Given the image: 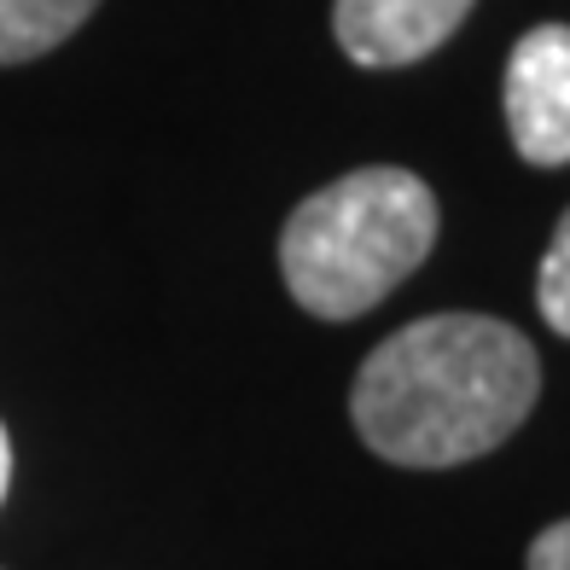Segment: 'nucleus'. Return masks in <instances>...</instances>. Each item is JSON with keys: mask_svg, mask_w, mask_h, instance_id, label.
Segmentation results:
<instances>
[{"mask_svg": "<svg viewBox=\"0 0 570 570\" xmlns=\"http://www.w3.org/2000/svg\"><path fill=\"white\" fill-rule=\"evenodd\" d=\"M530 570H570V518L530 541Z\"/></svg>", "mask_w": 570, "mask_h": 570, "instance_id": "obj_7", "label": "nucleus"}, {"mask_svg": "<svg viewBox=\"0 0 570 570\" xmlns=\"http://www.w3.org/2000/svg\"><path fill=\"white\" fill-rule=\"evenodd\" d=\"M541 367L524 332L489 315H431L355 373V431L391 465H460L530 420Z\"/></svg>", "mask_w": 570, "mask_h": 570, "instance_id": "obj_1", "label": "nucleus"}, {"mask_svg": "<svg viewBox=\"0 0 570 570\" xmlns=\"http://www.w3.org/2000/svg\"><path fill=\"white\" fill-rule=\"evenodd\" d=\"M99 0H0V65L53 53L88 23Z\"/></svg>", "mask_w": 570, "mask_h": 570, "instance_id": "obj_5", "label": "nucleus"}, {"mask_svg": "<svg viewBox=\"0 0 570 570\" xmlns=\"http://www.w3.org/2000/svg\"><path fill=\"white\" fill-rule=\"evenodd\" d=\"M7 483H12V443H7V425H0V501H7Z\"/></svg>", "mask_w": 570, "mask_h": 570, "instance_id": "obj_8", "label": "nucleus"}, {"mask_svg": "<svg viewBox=\"0 0 570 570\" xmlns=\"http://www.w3.org/2000/svg\"><path fill=\"white\" fill-rule=\"evenodd\" d=\"M535 303H541V321L570 338V210H564V222H559V233H553L548 256H541Z\"/></svg>", "mask_w": 570, "mask_h": 570, "instance_id": "obj_6", "label": "nucleus"}, {"mask_svg": "<svg viewBox=\"0 0 570 570\" xmlns=\"http://www.w3.org/2000/svg\"><path fill=\"white\" fill-rule=\"evenodd\" d=\"M472 12V0H338L332 36L367 70H396L436 53Z\"/></svg>", "mask_w": 570, "mask_h": 570, "instance_id": "obj_4", "label": "nucleus"}, {"mask_svg": "<svg viewBox=\"0 0 570 570\" xmlns=\"http://www.w3.org/2000/svg\"><path fill=\"white\" fill-rule=\"evenodd\" d=\"M436 245V198L413 169H355L303 198L279 233V274L321 321L384 303Z\"/></svg>", "mask_w": 570, "mask_h": 570, "instance_id": "obj_2", "label": "nucleus"}, {"mask_svg": "<svg viewBox=\"0 0 570 570\" xmlns=\"http://www.w3.org/2000/svg\"><path fill=\"white\" fill-rule=\"evenodd\" d=\"M507 128L518 158L570 164V23H535L507 59Z\"/></svg>", "mask_w": 570, "mask_h": 570, "instance_id": "obj_3", "label": "nucleus"}]
</instances>
